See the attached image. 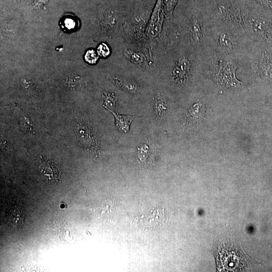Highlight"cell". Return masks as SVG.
<instances>
[{
    "label": "cell",
    "instance_id": "cell-1",
    "mask_svg": "<svg viewBox=\"0 0 272 272\" xmlns=\"http://www.w3.org/2000/svg\"><path fill=\"white\" fill-rule=\"evenodd\" d=\"M237 68L233 60L225 57H219L212 64L211 77L219 87L231 89L241 88L244 83L236 77Z\"/></svg>",
    "mask_w": 272,
    "mask_h": 272
},
{
    "label": "cell",
    "instance_id": "cell-2",
    "mask_svg": "<svg viewBox=\"0 0 272 272\" xmlns=\"http://www.w3.org/2000/svg\"><path fill=\"white\" fill-rule=\"evenodd\" d=\"M163 9L164 0H157L147 31L149 37H155L161 33L164 20Z\"/></svg>",
    "mask_w": 272,
    "mask_h": 272
},
{
    "label": "cell",
    "instance_id": "cell-3",
    "mask_svg": "<svg viewBox=\"0 0 272 272\" xmlns=\"http://www.w3.org/2000/svg\"><path fill=\"white\" fill-rule=\"evenodd\" d=\"M191 70V63L189 59L182 56L179 58L175 62L172 76L174 81L179 85L186 83Z\"/></svg>",
    "mask_w": 272,
    "mask_h": 272
},
{
    "label": "cell",
    "instance_id": "cell-4",
    "mask_svg": "<svg viewBox=\"0 0 272 272\" xmlns=\"http://www.w3.org/2000/svg\"><path fill=\"white\" fill-rule=\"evenodd\" d=\"M39 169L41 175L48 180L55 182L60 179L61 169L53 162L45 160H42Z\"/></svg>",
    "mask_w": 272,
    "mask_h": 272
},
{
    "label": "cell",
    "instance_id": "cell-5",
    "mask_svg": "<svg viewBox=\"0 0 272 272\" xmlns=\"http://www.w3.org/2000/svg\"><path fill=\"white\" fill-rule=\"evenodd\" d=\"M206 106L199 101L194 103L186 113V122L190 125L201 123L206 113Z\"/></svg>",
    "mask_w": 272,
    "mask_h": 272
},
{
    "label": "cell",
    "instance_id": "cell-6",
    "mask_svg": "<svg viewBox=\"0 0 272 272\" xmlns=\"http://www.w3.org/2000/svg\"><path fill=\"white\" fill-rule=\"evenodd\" d=\"M259 75L272 80V55L266 51L262 52L258 65Z\"/></svg>",
    "mask_w": 272,
    "mask_h": 272
},
{
    "label": "cell",
    "instance_id": "cell-7",
    "mask_svg": "<svg viewBox=\"0 0 272 272\" xmlns=\"http://www.w3.org/2000/svg\"><path fill=\"white\" fill-rule=\"evenodd\" d=\"M254 32L265 39H272V26L271 23L264 17H257L252 21Z\"/></svg>",
    "mask_w": 272,
    "mask_h": 272
},
{
    "label": "cell",
    "instance_id": "cell-8",
    "mask_svg": "<svg viewBox=\"0 0 272 272\" xmlns=\"http://www.w3.org/2000/svg\"><path fill=\"white\" fill-rule=\"evenodd\" d=\"M230 252V255H227L224 252H221L220 261L224 268L229 270L238 269V262L241 261V257L239 255L233 254L234 251Z\"/></svg>",
    "mask_w": 272,
    "mask_h": 272
},
{
    "label": "cell",
    "instance_id": "cell-9",
    "mask_svg": "<svg viewBox=\"0 0 272 272\" xmlns=\"http://www.w3.org/2000/svg\"><path fill=\"white\" fill-rule=\"evenodd\" d=\"M190 32L192 42L196 45L200 44L203 38V32L201 23L195 16L191 20Z\"/></svg>",
    "mask_w": 272,
    "mask_h": 272
},
{
    "label": "cell",
    "instance_id": "cell-10",
    "mask_svg": "<svg viewBox=\"0 0 272 272\" xmlns=\"http://www.w3.org/2000/svg\"><path fill=\"white\" fill-rule=\"evenodd\" d=\"M109 110L114 116L115 118V124L117 128L121 133H126L130 130V126L132 122L133 118L130 116H123L118 114L110 109Z\"/></svg>",
    "mask_w": 272,
    "mask_h": 272
},
{
    "label": "cell",
    "instance_id": "cell-11",
    "mask_svg": "<svg viewBox=\"0 0 272 272\" xmlns=\"http://www.w3.org/2000/svg\"><path fill=\"white\" fill-rule=\"evenodd\" d=\"M112 80L121 87L127 90L130 93H135L138 90V86L136 83L124 78L114 76L112 77Z\"/></svg>",
    "mask_w": 272,
    "mask_h": 272
},
{
    "label": "cell",
    "instance_id": "cell-12",
    "mask_svg": "<svg viewBox=\"0 0 272 272\" xmlns=\"http://www.w3.org/2000/svg\"><path fill=\"white\" fill-rule=\"evenodd\" d=\"M218 43L220 46L224 49H232L235 45V41L229 34L223 33L218 37Z\"/></svg>",
    "mask_w": 272,
    "mask_h": 272
},
{
    "label": "cell",
    "instance_id": "cell-13",
    "mask_svg": "<svg viewBox=\"0 0 272 272\" xmlns=\"http://www.w3.org/2000/svg\"><path fill=\"white\" fill-rule=\"evenodd\" d=\"M102 99L103 101V106L106 108H114L117 102V98L112 94L103 91L102 92Z\"/></svg>",
    "mask_w": 272,
    "mask_h": 272
},
{
    "label": "cell",
    "instance_id": "cell-14",
    "mask_svg": "<svg viewBox=\"0 0 272 272\" xmlns=\"http://www.w3.org/2000/svg\"><path fill=\"white\" fill-rule=\"evenodd\" d=\"M178 0H164V12L169 18L172 17L173 12Z\"/></svg>",
    "mask_w": 272,
    "mask_h": 272
},
{
    "label": "cell",
    "instance_id": "cell-15",
    "mask_svg": "<svg viewBox=\"0 0 272 272\" xmlns=\"http://www.w3.org/2000/svg\"><path fill=\"white\" fill-rule=\"evenodd\" d=\"M155 109L156 114L160 116L168 109V106L161 98H158L155 101Z\"/></svg>",
    "mask_w": 272,
    "mask_h": 272
},
{
    "label": "cell",
    "instance_id": "cell-16",
    "mask_svg": "<svg viewBox=\"0 0 272 272\" xmlns=\"http://www.w3.org/2000/svg\"><path fill=\"white\" fill-rule=\"evenodd\" d=\"M77 21L71 17H67L63 21L62 27L64 30L71 31L76 29Z\"/></svg>",
    "mask_w": 272,
    "mask_h": 272
},
{
    "label": "cell",
    "instance_id": "cell-17",
    "mask_svg": "<svg viewBox=\"0 0 272 272\" xmlns=\"http://www.w3.org/2000/svg\"><path fill=\"white\" fill-rule=\"evenodd\" d=\"M84 58L87 63L90 65H95L99 59V55L94 50H89L86 52Z\"/></svg>",
    "mask_w": 272,
    "mask_h": 272
},
{
    "label": "cell",
    "instance_id": "cell-18",
    "mask_svg": "<svg viewBox=\"0 0 272 272\" xmlns=\"http://www.w3.org/2000/svg\"><path fill=\"white\" fill-rule=\"evenodd\" d=\"M128 57L135 64H141L144 62V56L140 53L127 52Z\"/></svg>",
    "mask_w": 272,
    "mask_h": 272
},
{
    "label": "cell",
    "instance_id": "cell-19",
    "mask_svg": "<svg viewBox=\"0 0 272 272\" xmlns=\"http://www.w3.org/2000/svg\"><path fill=\"white\" fill-rule=\"evenodd\" d=\"M98 55L101 57L106 58L110 54V51L108 45L105 43H102L99 45L97 49Z\"/></svg>",
    "mask_w": 272,
    "mask_h": 272
},
{
    "label": "cell",
    "instance_id": "cell-20",
    "mask_svg": "<svg viewBox=\"0 0 272 272\" xmlns=\"http://www.w3.org/2000/svg\"><path fill=\"white\" fill-rule=\"evenodd\" d=\"M255 1L264 7L272 8V0H255Z\"/></svg>",
    "mask_w": 272,
    "mask_h": 272
},
{
    "label": "cell",
    "instance_id": "cell-21",
    "mask_svg": "<svg viewBox=\"0 0 272 272\" xmlns=\"http://www.w3.org/2000/svg\"><path fill=\"white\" fill-rule=\"evenodd\" d=\"M48 0H34V6L35 8H40L46 4Z\"/></svg>",
    "mask_w": 272,
    "mask_h": 272
}]
</instances>
